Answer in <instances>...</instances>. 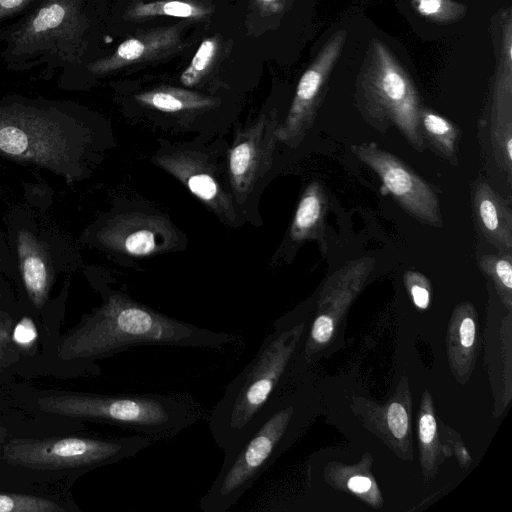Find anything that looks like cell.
Segmentation results:
<instances>
[{"label": "cell", "instance_id": "obj_16", "mask_svg": "<svg viewBox=\"0 0 512 512\" xmlns=\"http://www.w3.org/2000/svg\"><path fill=\"white\" fill-rule=\"evenodd\" d=\"M498 68L493 88L490 128L512 127V21L510 11L501 16Z\"/></svg>", "mask_w": 512, "mask_h": 512}, {"label": "cell", "instance_id": "obj_4", "mask_svg": "<svg viewBox=\"0 0 512 512\" xmlns=\"http://www.w3.org/2000/svg\"><path fill=\"white\" fill-rule=\"evenodd\" d=\"M47 413L117 426L149 437L154 443L172 439L203 414L187 393L96 394L58 392L37 401Z\"/></svg>", "mask_w": 512, "mask_h": 512}, {"label": "cell", "instance_id": "obj_37", "mask_svg": "<svg viewBox=\"0 0 512 512\" xmlns=\"http://www.w3.org/2000/svg\"><path fill=\"white\" fill-rule=\"evenodd\" d=\"M1 284H2V281L0 279V311H2L1 310V303H2V299H3V291H2V285Z\"/></svg>", "mask_w": 512, "mask_h": 512}, {"label": "cell", "instance_id": "obj_1", "mask_svg": "<svg viewBox=\"0 0 512 512\" xmlns=\"http://www.w3.org/2000/svg\"><path fill=\"white\" fill-rule=\"evenodd\" d=\"M234 339L231 333L169 317L124 292L112 290L62 337L58 356L93 362L138 346L219 349Z\"/></svg>", "mask_w": 512, "mask_h": 512}, {"label": "cell", "instance_id": "obj_21", "mask_svg": "<svg viewBox=\"0 0 512 512\" xmlns=\"http://www.w3.org/2000/svg\"><path fill=\"white\" fill-rule=\"evenodd\" d=\"M479 268L493 281L497 293L510 308L512 301V254H484L478 260Z\"/></svg>", "mask_w": 512, "mask_h": 512}, {"label": "cell", "instance_id": "obj_24", "mask_svg": "<svg viewBox=\"0 0 512 512\" xmlns=\"http://www.w3.org/2000/svg\"><path fill=\"white\" fill-rule=\"evenodd\" d=\"M413 6L421 16L440 23L459 19L466 10L453 0H413Z\"/></svg>", "mask_w": 512, "mask_h": 512}, {"label": "cell", "instance_id": "obj_29", "mask_svg": "<svg viewBox=\"0 0 512 512\" xmlns=\"http://www.w3.org/2000/svg\"><path fill=\"white\" fill-rule=\"evenodd\" d=\"M0 274L19 278L17 267L11 253L6 235L0 229Z\"/></svg>", "mask_w": 512, "mask_h": 512}, {"label": "cell", "instance_id": "obj_35", "mask_svg": "<svg viewBox=\"0 0 512 512\" xmlns=\"http://www.w3.org/2000/svg\"><path fill=\"white\" fill-rule=\"evenodd\" d=\"M8 436V431L5 427L0 425V443L4 442V440Z\"/></svg>", "mask_w": 512, "mask_h": 512}, {"label": "cell", "instance_id": "obj_26", "mask_svg": "<svg viewBox=\"0 0 512 512\" xmlns=\"http://www.w3.org/2000/svg\"><path fill=\"white\" fill-rule=\"evenodd\" d=\"M403 278L414 304L420 309H426L430 302V283L428 279L420 272L413 270L405 271Z\"/></svg>", "mask_w": 512, "mask_h": 512}, {"label": "cell", "instance_id": "obj_10", "mask_svg": "<svg viewBox=\"0 0 512 512\" xmlns=\"http://www.w3.org/2000/svg\"><path fill=\"white\" fill-rule=\"evenodd\" d=\"M279 124L273 110L237 133L229 150L228 172L231 189L239 202L246 200L270 170Z\"/></svg>", "mask_w": 512, "mask_h": 512}, {"label": "cell", "instance_id": "obj_27", "mask_svg": "<svg viewBox=\"0 0 512 512\" xmlns=\"http://www.w3.org/2000/svg\"><path fill=\"white\" fill-rule=\"evenodd\" d=\"M12 317L5 311H0V366L4 367L15 361L16 352L12 346Z\"/></svg>", "mask_w": 512, "mask_h": 512}, {"label": "cell", "instance_id": "obj_38", "mask_svg": "<svg viewBox=\"0 0 512 512\" xmlns=\"http://www.w3.org/2000/svg\"><path fill=\"white\" fill-rule=\"evenodd\" d=\"M1 368H3V367L0 366V370H1Z\"/></svg>", "mask_w": 512, "mask_h": 512}, {"label": "cell", "instance_id": "obj_3", "mask_svg": "<svg viewBox=\"0 0 512 512\" xmlns=\"http://www.w3.org/2000/svg\"><path fill=\"white\" fill-rule=\"evenodd\" d=\"M304 328V322H275L255 356L224 388L209 414L210 433L224 453L235 449L249 435L283 391Z\"/></svg>", "mask_w": 512, "mask_h": 512}, {"label": "cell", "instance_id": "obj_13", "mask_svg": "<svg viewBox=\"0 0 512 512\" xmlns=\"http://www.w3.org/2000/svg\"><path fill=\"white\" fill-rule=\"evenodd\" d=\"M156 163L177 178L218 217L234 222L236 210L231 194L212 165L196 151L173 150L156 157Z\"/></svg>", "mask_w": 512, "mask_h": 512}, {"label": "cell", "instance_id": "obj_17", "mask_svg": "<svg viewBox=\"0 0 512 512\" xmlns=\"http://www.w3.org/2000/svg\"><path fill=\"white\" fill-rule=\"evenodd\" d=\"M76 7L73 0H48L17 34L21 46L39 44L48 37L64 36L74 29Z\"/></svg>", "mask_w": 512, "mask_h": 512}, {"label": "cell", "instance_id": "obj_18", "mask_svg": "<svg viewBox=\"0 0 512 512\" xmlns=\"http://www.w3.org/2000/svg\"><path fill=\"white\" fill-rule=\"evenodd\" d=\"M327 209L328 200L323 186L318 181L311 182L298 202L290 227V238L295 242L317 240L322 243V251L325 253L327 244L324 229Z\"/></svg>", "mask_w": 512, "mask_h": 512}, {"label": "cell", "instance_id": "obj_19", "mask_svg": "<svg viewBox=\"0 0 512 512\" xmlns=\"http://www.w3.org/2000/svg\"><path fill=\"white\" fill-rule=\"evenodd\" d=\"M419 126L426 146L452 165L458 164L459 128L449 119L422 107L419 111Z\"/></svg>", "mask_w": 512, "mask_h": 512}, {"label": "cell", "instance_id": "obj_9", "mask_svg": "<svg viewBox=\"0 0 512 512\" xmlns=\"http://www.w3.org/2000/svg\"><path fill=\"white\" fill-rule=\"evenodd\" d=\"M351 151L377 174L383 187L406 213L423 224L443 226L436 191L405 162L374 143L354 144Z\"/></svg>", "mask_w": 512, "mask_h": 512}, {"label": "cell", "instance_id": "obj_31", "mask_svg": "<svg viewBox=\"0 0 512 512\" xmlns=\"http://www.w3.org/2000/svg\"><path fill=\"white\" fill-rule=\"evenodd\" d=\"M468 306L469 305L466 303V315L462 317L459 328V339L461 345L465 348H471L473 346L476 332L474 319L471 315L467 314Z\"/></svg>", "mask_w": 512, "mask_h": 512}, {"label": "cell", "instance_id": "obj_36", "mask_svg": "<svg viewBox=\"0 0 512 512\" xmlns=\"http://www.w3.org/2000/svg\"><path fill=\"white\" fill-rule=\"evenodd\" d=\"M260 4L268 7L276 4L279 0H257Z\"/></svg>", "mask_w": 512, "mask_h": 512}, {"label": "cell", "instance_id": "obj_23", "mask_svg": "<svg viewBox=\"0 0 512 512\" xmlns=\"http://www.w3.org/2000/svg\"><path fill=\"white\" fill-rule=\"evenodd\" d=\"M64 509L54 501L43 497L0 493V512H63Z\"/></svg>", "mask_w": 512, "mask_h": 512}, {"label": "cell", "instance_id": "obj_28", "mask_svg": "<svg viewBox=\"0 0 512 512\" xmlns=\"http://www.w3.org/2000/svg\"><path fill=\"white\" fill-rule=\"evenodd\" d=\"M387 423L397 439H402L408 429V415L405 408L397 402L392 403L387 412Z\"/></svg>", "mask_w": 512, "mask_h": 512}, {"label": "cell", "instance_id": "obj_8", "mask_svg": "<svg viewBox=\"0 0 512 512\" xmlns=\"http://www.w3.org/2000/svg\"><path fill=\"white\" fill-rule=\"evenodd\" d=\"M7 241L30 303L41 310L49 301L58 271L68 264L64 243L40 228L33 214L17 208L6 220Z\"/></svg>", "mask_w": 512, "mask_h": 512}, {"label": "cell", "instance_id": "obj_5", "mask_svg": "<svg viewBox=\"0 0 512 512\" xmlns=\"http://www.w3.org/2000/svg\"><path fill=\"white\" fill-rule=\"evenodd\" d=\"M273 399L249 435L224 453L222 466L199 500L203 512H226L273 464L294 433L296 404L283 397Z\"/></svg>", "mask_w": 512, "mask_h": 512}, {"label": "cell", "instance_id": "obj_2", "mask_svg": "<svg viewBox=\"0 0 512 512\" xmlns=\"http://www.w3.org/2000/svg\"><path fill=\"white\" fill-rule=\"evenodd\" d=\"M96 129L66 103L0 100V158L33 166L69 183L88 173Z\"/></svg>", "mask_w": 512, "mask_h": 512}, {"label": "cell", "instance_id": "obj_33", "mask_svg": "<svg viewBox=\"0 0 512 512\" xmlns=\"http://www.w3.org/2000/svg\"><path fill=\"white\" fill-rule=\"evenodd\" d=\"M371 485V480L364 476H354L348 481V488L355 493L367 492Z\"/></svg>", "mask_w": 512, "mask_h": 512}, {"label": "cell", "instance_id": "obj_25", "mask_svg": "<svg viewBox=\"0 0 512 512\" xmlns=\"http://www.w3.org/2000/svg\"><path fill=\"white\" fill-rule=\"evenodd\" d=\"M216 50L217 42L214 39L204 40L196 51L190 65L183 71L180 78L181 83L188 87L197 84L213 61Z\"/></svg>", "mask_w": 512, "mask_h": 512}, {"label": "cell", "instance_id": "obj_7", "mask_svg": "<svg viewBox=\"0 0 512 512\" xmlns=\"http://www.w3.org/2000/svg\"><path fill=\"white\" fill-rule=\"evenodd\" d=\"M154 442L147 436L13 438L2 450L10 465L37 470L86 469L135 457Z\"/></svg>", "mask_w": 512, "mask_h": 512}, {"label": "cell", "instance_id": "obj_12", "mask_svg": "<svg viewBox=\"0 0 512 512\" xmlns=\"http://www.w3.org/2000/svg\"><path fill=\"white\" fill-rule=\"evenodd\" d=\"M102 247L135 257L149 256L172 248L177 235L162 217L120 214L97 226L93 233Z\"/></svg>", "mask_w": 512, "mask_h": 512}, {"label": "cell", "instance_id": "obj_22", "mask_svg": "<svg viewBox=\"0 0 512 512\" xmlns=\"http://www.w3.org/2000/svg\"><path fill=\"white\" fill-rule=\"evenodd\" d=\"M209 10L190 2L171 0L152 3H138L127 13L132 19L154 16H172L178 18H202Z\"/></svg>", "mask_w": 512, "mask_h": 512}, {"label": "cell", "instance_id": "obj_30", "mask_svg": "<svg viewBox=\"0 0 512 512\" xmlns=\"http://www.w3.org/2000/svg\"><path fill=\"white\" fill-rule=\"evenodd\" d=\"M334 321L324 314H319L311 329V338L319 344H324L332 336Z\"/></svg>", "mask_w": 512, "mask_h": 512}, {"label": "cell", "instance_id": "obj_6", "mask_svg": "<svg viewBox=\"0 0 512 512\" xmlns=\"http://www.w3.org/2000/svg\"><path fill=\"white\" fill-rule=\"evenodd\" d=\"M357 99L367 122L384 133L394 126L411 147L423 152L419 95L405 69L388 47L373 39L357 81Z\"/></svg>", "mask_w": 512, "mask_h": 512}, {"label": "cell", "instance_id": "obj_11", "mask_svg": "<svg viewBox=\"0 0 512 512\" xmlns=\"http://www.w3.org/2000/svg\"><path fill=\"white\" fill-rule=\"evenodd\" d=\"M346 32L333 34L301 76L288 114L277 130L278 141L297 148L313 126L325 85L345 43Z\"/></svg>", "mask_w": 512, "mask_h": 512}, {"label": "cell", "instance_id": "obj_15", "mask_svg": "<svg viewBox=\"0 0 512 512\" xmlns=\"http://www.w3.org/2000/svg\"><path fill=\"white\" fill-rule=\"evenodd\" d=\"M178 43L179 35L174 27L148 30L124 40L111 56L93 63L90 70L103 74L154 59L172 52Z\"/></svg>", "mask_w": 512, "mask_h": 512}, {"label": "cell", "instance_id": "obj_14", "mask_svg": "<svg viewBox=\"0 0 512 512\" xmlns=\"http://www.w3.org/2000/svg\"><path fill=\"white\" fill-rule=\"evenodd\" d=\"M473 216L483 237L500 252L512 250V210L483 178H478L471 189Z\"/></svg>", "mask_w": 512, "mask_h": 512}, {"label": "cell", "instance_id": "obj_34", "mask_svg": "<svg viewBox=\"0 0 512 512\" xmlns=\"http://www.w3.org/2000/svg\"><path fill=\"white\" fill-rule=\"evenodd\" d=\"M29 1L30 0H0V18L19 10Z\"/></svg>", "mask_w": 512, "mask_h": 512}, {"label": "cell", "instance_id": "obj_32", "mask_svg": "<svg viewBox=\"0 0 512 512\" xmlns=\"http://www.w3.org/2000/svg\"><path fill=\"white\" fill-rule=\"evenodd\" d=\"M436 435V421L432 413H422L419 420V437L424 445H430Z\"/></svg>", "mask_w": 512, "mask_h": 512}, {"label": "cell", "instance_id": "obj_20", "mask_svg": "<svg viewBox=\"0 0 512 512\" xmlns=\"http://www.w3.org/2000/svg\"><path fill=\"white\" fill-rule=\"evenodd\" d=\"M135 99L167 113L199 110L215 104V100L208 96L176 87L156 88L136 95Z\"/></svg>", "mask_w": 512, "mask_h": 512}]
</instances>
